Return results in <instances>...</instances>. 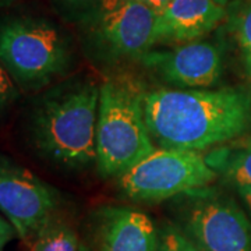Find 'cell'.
Listing matches in <instances>:
<instances>
[{
	"mask_svg": "<svg viewBox=\"0 0 251 251\" xmlns=\"http://www.w3.org/2000/svg\"><path fill=\"white\" fill-rule=\"evenodd\" d=\"M144 115L155 145L204 152L251 128V95L239 87L144 92Z\"/></svg>",
	"mask_w": 251,
	"mask_h": 251,
	"instance_id": "1",
	"label": "cell"
},
{
	"mask_svg": "<svg viewBox=\"0 0 251 251\" xmlns=\"http://www.w3.org/2000/svg\"><path fill=\"white\" fill-rule=\"evenodd\" d=\"M99 85L91 77H73L46 88L27 119L28 140L48 163L84 171L97 163Z\"/></svg>",
	"mask_w": 251,
	"mask_h": 251,
	"instance_id": "2",
	"label": "cell"
},
{
	"mask_svg": "<svg viewBox=\"0 0 251 251\" xmlns=\"http://www.w3.org/2000/svg\"><path fill=\"white\" fill-rule=\"evenodd\" d=\"M141 84L117 75L99 85L97 168L105 177H120L156 150L144 115Z\"/></svg>",
	"mask_w": 251,
	"mask_h": 251,
	"instance_id": "3",
	"label": "cell"
},
{
	"mask_svg": "<svg viewBox=\"0 0 251 251\" xmlns=\"http://www.w3.org/2000/svg\"><path fill=\"white\" fill-rule=\"evenodd\" d=\"M0 63L18 90L38 92L63 78L73 64V48L48 18L17 16L0 20Z\"/></svg>",
	"mask_w": 251,
	"mask_h": 251,
	"instance_id": "4",
	"label": "cell"
},
{
	"mask_svg": "<svg viewBox=\"0 0 251 251\" xmlns=\"http://www.w3.org/2000/svg\"><path fill=\"white\" fill-rule=\"evenodd\" d=\"M156 21V11L134 1L103 3L78 21L84 52L103 66L140 60L155 46Z\"/></svg>",
	"mask_w": 251,
	"mask_h": 251,
	"instance_id": "5",
	"label": "cell"
},
{
	"mask_svg": "<svg viewBox=\"0 0 251 251\" xmlns=\"http://www.w3.org/2000/svg\"><path fill=\"white\" fill-rule=\"evenodd\" d=\"M216 177L205 153L156 148L119 177V188L133 202L156 204L208 187Z\"/></svg>",
	"mask_w": 251,
	"mask_h": 251,
	"instance_id": "6",
	"label": "cell"
},
{
	"mask_svg": "<svg viewBox=\"0 0 251 251\" xmlns=\"http://www.w3.org/2000/svg\"><path fill=\"white\" fill-rule=\"evenodd\" d=\"M183 233L202 251H251V222L232 198L212 187L191 190L176 202Z\"/></svg>",
	"mask_w": 251,
	"mask_h": 251,
	"instance_id": "7",
	"label": "cell"
},
{
	"mask_svg": "<svg viewBox=\"0 0 251 251\" xmlns=\"http://www.w3.org/2000/svg\"><path fill=\"white\" fill-rule=\"evenodd\" d=\"M59 193L27 168L0 155V212L17 236L31 242L57 212Z\"/></svg>",
	"mask_w": 251,
	"mask_h": 251,
	"instance_id": "8",
	"label": "cell"
},
{
	"mask_svg": "<svg viewBox=\"0 0 251 251\" xmlns=\"http://www.w3.org/2000/svg\"><path fill=\"white\" fill-rule=\"evenodd\" d=\"M166 88H212L222 78L224 57L221 48L209 41H194L166 50H148L138 60Z\"/></svg>",
	"mask_w": 251,
	"mask_h": 251,
	"instance_id": "9",
	"label": "cell"
},
{
	"mask_svg": "<svg viewBox=\"0 0 251 251\" xmlns=\"http://www.w3.org/2000/svg\"><path fill=\"white\" fill-rule=\"evenodd\" d=\"M225 17V6L215 0H172L158 13L155 45L176 46L200 41Z\"/></svg>",
	"mask_w": 251,
	"mask_h": 251,
	"instance_id": "10",
	"label": "cell"
},
{
	"mask_svg": "<svg viewBox=\"0 0 251 251\" xmlns=\"http://www.w3.org/2000/svg\"><path fill=\"white\" fill-rule=\"evenodd\" d=\"M100 251H156L158 232L150 216L127 206H103L97 214Z\"/></svg>",
	"mask_w": 251,
	"mask_h": 251,
	"instance_id": "11",
	"label": "cell"
},
{
	"mask_svg": "<svg viewBox=\"0 0 251 251\" xmlns=\"http://www.w3.org/2000/svg\"><path fill=\"white\" fill-rule=\"evenodd\" d=\"M205 159L226 184L236 190L251 187V137L239 144L212 148Z\"/></svg>",
	"mask_w": 251,
	"mask_h": 251,
	"instance_id": "12",
	"label": "cell"
},
{
	"mask_svg": "<svg viewBox=\"0 0 251 251\" xmlns=\"http://www.w3.org/2000/svg\"><path fill=\"white\" fill-rule=\"evenodd\" d=\"M28 251H88L77 232L54 215L28 243Z\"/></svg>",
	"mask_w": 251,
	"mask_h": 251,
	"instance_id": "13",
	"label": "cell"
},
{
	"mask_svg": "<svg viewBox=\"0 0 251 251\" xmlns=\"http://www.w3.org/2000/svg\"><path fill=\"white\" fill-rule=\"evenodd\" d=\"M230 29L251 77V0H243L230 16Z\"/></svg>",
	"mask_w": 251,
	"mask_h": 251,
	"instance_id": "14",
	"label": "cell"
},
{
	"mask_svg": "<svg viewBox=\"0 0 251 251\" xmlns=\"http://www.w3.org/2000/svg\"><path fill=\"white\" fill-rule=\"evenodd\" d=\"M156 251H202L188 239L177 225L165 224L158 232Z\"/></svg>",
	"mask_w": 251,
	"mask_h": 251,
	"instance_id": "15",
	"label": "cell"
},
{
	"mask_svg": "<svg viewBox=\"0 0 251 251\" xmlns=\"http://www.w3.org/2000/svg\"><path fill=\"white\" fill-rule=\"evenodd\" d=\"M106 0H53L54 7L67 18L82 20L99 9Z\"/></svg>",
	"mask_w": 251,
	"mask_h": 251,
	"instance_id": "16",
	"label": "cell"
},
{
	"mask_svg": "<svg viewBox=\"0 0 251 251\" xmlns=\"http://www.w3.org/2000/svg\"><path fill=\"white\" fill-rule=\"evenodd\" d=\"M18 87L14 84L7 70L0 63V115L11 106L18 98Z\"/></svg>",
	"mask_w": 251,
	"mask_h": 251,
	"instance_id": "17",
	"label": "cell"
},
{
	"mask_svg": "<svg viewBox=\"0 0 251 251\" xmlns=\"http://www.w3.org/2000/svg\"><path fill=\"white\" fill-rule=\"evenodd\" d=\"M16 236H17V232H16L14 226L10 224L4 216L0 215V251H4L6 246Z\"/></svg>",
	"mask_w": 251,
	"mask_h": 251,
	"instance_id": "18",
	"label": "cell"
},
{
	"mask_svg": "<svg viewBox=\"0 0 251 251\" xmlns=\"http://www.w3.org/2000/svg\"><path fill=\"white\" fill-rule=\"evenodd\" d=\"M126 1H134V3L143 4L145 7L156 11V13H161L162 10L165 9L172 0H126Z\"/></svg>",
	"mask_w": 251,
	"mask_h": 251,
	"instance_id": "19",
	"label": "cell"
},
{
	"mask_svg": "<svg viewBox=\"0 0 251 251\" xmlns=\"http://www.w3.org/2000/svg\"><path fill=\"white\" fill-rule=\"evenodd\" d=\"M237 193L240 194V197L243 198L244 204L247 205V208L250 209V212H251V187L250 188H242V190H237Z\"/></svg>",
	"mask_w": 251,
	"mask_h": 251,
	"instance_id": "20",
	"label": "cell"
},
{
	"mask_svg": "<svg viewBox=\"0 0 251 251\" xmlns=\"http://www.w3.org/2000/svg\"><path fill=\"white\" fill-rule=\"evenodd\" d=\"M14 1H16V0H0V10L10 7Z\"/></svg>",
	"mask_w": 251,
	"mask_h": 251,
	"instance_id": "21",
	"label": "cell"
},
{
	"mask_svg": "<svg viewBox=\"0 0 251 251\" xmlns=\"http://www.w3.org/2000/svg\"><path fill=\"white\" fill-rule=\"evenodd\" d=\"M215 1H218L219 4H222V6H225V7H226V6H227V4H229L232 0H215Z\"/></svg>",
	"mask_w": 251,
	"mask_h": 251,
	"instance_id": "22",
	"label": "cell"
}]
</instances>
